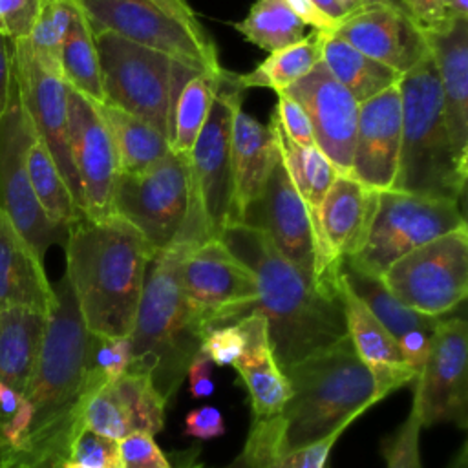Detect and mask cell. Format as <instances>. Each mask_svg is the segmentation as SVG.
<instances>
[{
	"instance_id": "32",
	"label": "cell",
	"mask_w": 468,
	"mask_h": 468,
	"mask_svg": "<svg viewBox=\"0 0 468 468\" xmlns=\"http://www.w3.org/2000/svg\"><path fill=\"white\" fill-rule=\"evenodd\" d=\"M322 62V33L313 31L298 42L269 53L252 71L238 75L243 90L269 88L283 91Z\"/></svg>"
},
{
	"instance_id": "41",
	"label": "cell",
	"mask_w": 468,
	"mask_h": 468,
	"mask_svg": "<svg viewBox=\"0 0 468 468\" xmlns=\"http://www.w3.org/2000/svg\"><path fill=\"white\" fill-rule=\"evenodd\" d=\"M66 463L86 468H122L119 441H112L84 430L75 439L69 459Z\"/></svg>"
},
{
	"instance_id": "28",
	"label": "cell",
	"mask_w": 468,
	"mask_h": 468,
	"mask_svg": "<svg viewBox=\"0 0 468 468\" xmlns=\"http://www.w3.org/2000/svg\"><path fill=\"white\" fill-rule=\"evenodd\" d=\"M269 128L274 133L278 155L287 170L289 179L292 181L296 192L300 194L307 214L313 223L314 232V243H316V230H318V214L322 201L331 188L335 177L338 176L333 163L325 157V154L316 146H300L292 143L282 128L276 124V121L271 117Z\"/></svg>"
},
{
	"instance_id": "29",
	"label": "cell",
	"mask_w": 468,
	"mask_h": 468,
	"mask_svg": "<svg viewBox=\"0 0 468 468\" xmlns=\"http://www.w3.org/2000/svg\"><path fill=\"white\" fill-rule=\"evenodd\" d=\"M322 64L358 104L395 86L400 79L397 71L366 57L335 33H322Z\"/></svg>"
},
{
	"instance_id": "2",
	"label": "cell",
	"mask_w": 468,
	"mask_h": 468,
	"mask_svg": "<svg viewBox=\"0 0 468 468\" xmlns=\"http://www.w3.org/2000/svg\"><path fill=\"white\" fill-rule=\"evenodd\" d=\"M219 239L256 276L258 298L247 314L265 318L272 355L285 369L347 338L342 294L327 296L289 263L267 232L229 223Z\"/></svg>"
},
{
	"instance_id": "15",
	"label": "cell",
	"mask_w": 468,
	"mask_h": 468,
	"mask_svg": "<svg viewBox=\"0 0 468 468\" xmlns=\"http://www.w3.org/2000/svg\"><path fill=\"white\" fill-rule=\"evenodd\" d=\"M420 426L468 424V325L463 316L442 318L431 333L430 351L413 382Z\"/></svg>"
},
{
	"instance_id": "52",
	"label": "cell",
	"mask_w": 468,
	"mask_h": 468,
	"mask_svg": "<svg viewBox=\"0 0 468 468\" xmlns=\"http://www.w3.org/2000/svg\"><path fill=\"white\" fill-rule=\"evenodd\" d=\"M430 340H431V333H426V331H410L400 338H397L404 362L417 375V378L426 362V356L430 351Z\"/></svg>"
},
{
	"instance_id": "7",
	"label": "cell",
	"mask_w": 468,
	"mask_h": 468,
	"mask_svg": "<svg viewBox=\"0 0 468 468\" xmlns=\"http://www.w3.org/2000/svg\"><path fill=\"white\" fill-rule=\"evenodd\" d=\"M104 102L159 130L170 143L183 86L197 69L112 31L93 33Z\"/></svg>"
},
{
	"instance_id": "21",
	"label": "cell",
	"mask_w": 468,
	"mask_h": 468,
	"mask_svg": "<svg viewBox=\"0 0 468 468\" xmlns=\"http://www.w3.org/2000/svg\"><path fill=\"white\" fill-rule=\"evenodd\" d=\"M402 108L399 82L358 106L349 174L371 190L393 186L400 154Z\"/></svg>"
},
{
	"instance_id": "8",
	"label": "cell",
	"mask_w": 468,
	"mask_h": 468,
	"mask_svg": "<svg viewBox=\"0 0 468 468\" xmlns=\"http://www.w3.org/2000/svg\"><path fill=\"white\" fill-rule=\"evenodd\" d=\"M238 73L223 69L208 117L186 157L190 208L176 241L219 239L230 214V133L234 108L243 102Z\"/></svg>"
},
{
	"instance_id": "14",
	"label": "cell",
	"mask_w": 468,
	"mask_h": 468,
	"mask_svg": "<svg viewBox=\"0 0 468 468\" xmlns=\"http://www.w3.org/2000/svg\"><path fill=\"white\" fill-rule=\"evenodd\" d=\"M181 285L205 333L247 316L258 298L254 272L221 239L190 249L181 265Z\"/></svg>"
},
{
	"instance_id": "38",
	"label": "cell",
	"mask_w": 468,
	"mask_h": 468,
	"mask_svg": "<svg viewBox=\"0 0 468 468\" xmlns=\"http://www.w3.org/2000/svg\"><path fill=\"white\" fill-rule=\"evenodd\" d=\"M110 384L128 417L132 433L141 431L155 435L165 428L166 404L148 377L126 371L122 377Z\"/></svg>"
},
{
	"instance_id": "1",
	"label": "cell",
	"mask_w": 468,
	"mask_h": 468,
	"mask_svg": "<svg viewBox=\"0 0 468 468\" xmlns=\"http://www.w3.org/2000/svg\"><path fill=\"white\" fill-rule=\"evenodd\" d=\"M282 371L291 386L289 400L278 413L250 420L243 450L227 468H271L283 455L349 426L382 400L349 336Z\"/></svg>"
},
{
	"instance_id": "37",
	"label": "cell",
	"mask_w": 468,
	"mask_h": 468,
	"mask_svg": "<svg viewBox=\"0 0 468 468\" xmlns=\"http://www.w3.org/2000/svg\"><path fill=\"white\" fill-rule=\"evenodd\" d=\"M75 11V0H42L38 18L27 38V44L40 66L60 79V51Z\"/></svg>"
},
{
	"instance_id": "60",
	"label": "cell",
	"mask_w": 468,
	"mask_h": 468,
	"mask_svg": "<svg viewBox=\"0 0 468 468\" xmlns=\"http://www.w3.org/2000/svg\"><path fill=\"white\" fill-rule=\"evenodd\" d=\"M64 468H86V466H79V464H73V463H66Z\"/></svg>"
},
{
	"instance_id": "30",
	"label": "cell",
	"mask_w": 468,
	"mask_h": 468,
	"mask_svg": "<svg viewBox=\"0 0 468 468\" xmlns=\"http://www.w3.org/2000/svg\"><path fill=\"white\" fill-rule=\"evenodd\" d=\"M99 110L115 146L119 174L141 172L170 152L168 139L148 122L106 102Z\"/></svg>"
},
{
	"instance_id": "44",
	"label": "cell",
	"mask_w": 468,
	"mask_h": 468,
	"mask_svg": "<svg viewBox=\"0 0 468 468\" xmlns=\"http://www.w3.org/2000/svg\"><path fill=\"white\" fill-rule=\"evenodd\" d=\"M119 453L122 468H176L148 433L135 431L121 439Z\"/></svg>"
},
{
	"instance_id": "57",
	"label": "cell",
	"mask_w": 468,
	"mask_h": 468,
	"mask_svg": "<svg viewBox=\"0 0 468 468\" xmlns=\"http://www.w3.org/2000/svg\"><path fill=\"white\" fill-rule=\"evenodd\" d=\"M197 453H199V446H192L190 450L183 452L181 455H177V464H176V468H208V466H205V464L197 459Z\"/></svg>"
},
{
	"instance_id": "27",
	"label": "cell",
	"mask_w": 468,
	"mask_h": 468,
	"mask_svg": "<svg viewBox=\"0 0 468 468\" xmlns=\"http://www.w3.org/2000/svg\"><path fill=\"white\" fill-rule=\"evenodd\" d=\"M48 314L11 307L0 311V382L26 393L40 355Z\"/></svg>"
},
{
	"instance_id": "20",
	"label": "cell",
	"mask_w": 468,
	"mask_h": 468,
	"mask_svg": "<svg viewBox=\"0 0 468 468\" xmlns=\"http://www.w3.org/2000/svg\"><path fill=\"white\" fill-rule=\"evenodd\" d=\"M335 35L399 75L430 55L422 29L408 16L399 0L373 4L347 15Z\"/></svg>"
},
{
	"instance_id": "31",
	"label": "cell",
	"mask_w": 468,
	"mask_h": 468,
	"mask_svg": "<svg viewBox=\"0 0 468 468\" xmlns=\"http://www.w3.org/2000/svg\"><path fill=\"white\" fill-rule=\"evenodd\" d=\"M340 278L367 305L395 340L410 331L433 333L442 320V316H426L406 307L384 287L380 278L360 272L347 263L340 265Z\"/></svg>"
},
{
	"instance_id": "55",
	"label": "cell",
	"mask_w": 468,
	"mask_h": 468,
	"mask_svg": "<svg viewBox=\"0 0 468 468\" xmlns=\"http://www.w3.org/2000/svg\"><path fill=\"white\" fill-rule=\"evenodd\" d=\"M13 84V48L11 42L0 35V119L9 101Z\"/></svg>"
},
{
	"instance_id": "58",
	"label": "cell",
	"mask_w": 468,
	"mask_h": 468,
	"mask_svg": "<svg viewBox=\"0 0 468 468\" xmlns=\"http://www.w3.org/2000/svg\"><path fill=\"white\" fill-rule=\"evenodd\" d=\"M382 2H391V0H340L344 9L347 11V15L356 13V11H360L367 5H373V4H382Z\"/></svg>"
},
{
	"instance_id": "5",
	"label": "cell",
	"mask_w": 468,
	"mask_h": 468,
	"mask_svg": "<svg viewBox=\"0 0 468 468\" xmlns=\"http://www.w3.org/2000/svg\"><path fill=\"white\" fill-rule=\"evenodd\" d=\"M194 247L190 241H174L152 254L128 336V371L148 377L165 404L174 400L205 336L181 285V265Z\"/></svg>"
},
{
	"instance_id": "43",
	"label": "cell",
	"mask_w": 468,
	"mask_h": 468,
	"mask_svg": "<svg viewBox=\"0 0 468 468\" xmlns=\"http://www.w3.org/2000/svg\"><path fill=\"white\" fill-rule=\"evenodd\" d=\"M40 7L42 0H0V35L9 42L29 38Z\"/></svg>"
},
{
	"instance_id": "46",
	"label": "cell",
	"mask_w": 468,
	"mask_h": 468,
	"mask_svg": "<svg viewBox=\"0 0 468 468\" xmlns=\"http://www.w3.org/2000/svg\"><path fill=\"white\" fill-rule=\"evenodd\" d=\"M276 95H278V101H276V108L271 117L276 121V124L282 128V132L292 143H296L300 146L316 144L313 128H311V121H309L307 113L303 112V108L292 97H289L285 91H280Z\"/></svg>"
},
{
	"instance_id": "36",
	"label": "cell",
	"mask_w": 468,
	"mask_h": 468,
	"mask_svg": "<svg viewBox=\"0 0 468 468\" xmlns=\"http://www.w3.org/2000/svg\"><path fill=\"white\" fill-rule=\"evenodd\" d=\"M223 69L218 73L199 71L181 90L174 113V130L170 150L179 157H188L214 101L218 82Z\"/></svg>"
},
{
	"instance_id": "34",
	"label": "cell",
	"mask_w": 468,
	"mask_h": 468,
	"mask_svg": "<svg viewBox=\"0 0 468 468\" xmlns=\"http://www.w3.org/2000/svg\"><path fill=\"white\" fill-rule=\"evenodd\" d=\"M26 170L33 194L51 221L71 227L84 218L58 166L38 137L26 150Z\"/></svg>"
},
{
	"instance_id": "54",
	"label": "cell",
	"mask_w": 468,
	"mask_h": 468,
	"mask_svg": "<svg viewBox=\"0 0 468 468\" xmlns=\"http://www.w3.org/2000/svg\"><path fill=\"white\" fill-rule=\"evenodd\" d=\"M150 2H154L163 13H166L168 16H172L174 20H177L179 24L188 27L190 31H194L197 35H207V31L197 22L196 13L186 0H150Z\"/></svg>"
},
{
	"instance_id": "45",
	"label": "cell",
	"mask_w": 468,
	"mask_h": 468,
	"mask_svg": "<svg viewBox=\"0 0 468 468\" xmlns=\"http://www.w3.org/2000/svg\"><path fill=\"white\" fill-rule=\"evenodd\" d=\"M245 347V338L239 325L227 324L214 327L205 333L201 340V351L208 355V358L216 366H234L236 360L241 356Z\"/></svg>"
},
{
	"instance_id": "3",
	"label": "cell",
	"mask_w": 468,
	"mask_h": 468,
	"mask_svg": "<svg viewBox=\"0 0 468 468\" xmlns=\"http://www.w3.org/2000/svg\"><path fill=\"white\" fill-rule=\"evenodd\" d=\"M53 292L37 367L24 393L33 419L18 448H35L68 461L75 439L84 431L86 406L106 380L90 366L93 335L86 329L66 274L53 285Z\"/></svg>"
},
{
	"instance_id": "22",
	"label": "cell",
	"mask_w": 468,
	"mask_h": 468,
	"mask_svg": "<svg viewBox=\"0 0 468 468\" xmlns=\"http://www.w3.org/2000/svg\"><path fill=\"white\" fill-rule=\"evenodd\" d=\"M433 60L455 157L468 166V18L422 31Z\"/></svg>"
},
{
	"instance_id": "50",
	"label": "cell",
	"mask_w": 468,
	"mask_h": 468,
	"mask_svg": "<svg viewBox=\"0 0 468 468\" xmlns=\"http://www.w3.org/2000/svg\"><path fill=\"white\" fill-rule=\"evenodd\" d=\"M66 461L33 448H13L0 442V468H64Z\"/></svg>"
},
{
	"instance_id": "13",
	"label": "cell",
	"mask_w": 468,
	"mask_h": 468,
	"mask_svg": "<svg viewBox=\"0 0 468 468\" xmlns=\"http://www.w3.org/2000/svg\"><path fill=\"white\" fill-rule=\"evenodd\" d=\"M93 33L112 31L161 51L197 71L218 73L221 64L208 35H197L150 0H75Z\"/></svg>"
},
{
	"instance_id": "25",
	"label": "cell",
	"mask_w": 468,
	"mask_h": 468,
	"mask_svg": "<svg viewBox=\"0 0 468 468\" xmlns=\"http://www.w3.org/2000/svg\"><path fill=\"white\" fill-rule=\"evenodd\" d=\"M236 324L243 333L245 347L232 367L249 391L252 419L271 417L289 400V380L272 355L265 318L258 313H250Z\"/></svg>"
},
{
	"instance_id": "26",
	"label": "cell",
	"mask_w": 468,
	"mask_h": 468,
	"mask_svg": "<svg viewBox=\"0 0 468 468\" xmlns=\"http://www.w3.org/2000/svg\"><path fill=\"white\" fill-rule=\"evenodd\" d=\"M53 302L44 261L0 210V311L26 307L48 314Z\"/></svg>"
},
{
	"instance_id": "53",
	"label": "cell",
	"mask_w": 468,
	"mask_h": 468,
	"mask_svg": "<svg viewBox=\"0 0 468 468\" xmlns=\"http://www.w3.org/2000/svg\"><path fill=\"white\" fill-rule=\"evenodd\" d=\"M283 2L305 27L309 26L320 33H335L340 26L338 22L324 15L311 0H283Z\"/></svg>"
},
{
	"instance_id": "17",
	"label": "cell",
	"mask_w": 468,
	"mask_h": 468,
	"mask_svg": "<svg viewBox=\"0 0 468 468\" xmlns=\"http://www.w3.org/2000/svg\"><path fill=\"white\" fill-rule=\"evenodd\" d=\"M68 130L71 161L80 186L82 214L93 221L112 218L113 188L119 176L115 146L99 104L69 86Z\"/></svg>"
},
{
	"instance_id": "33",
	"label": "cell",
	"mask_w": 468,
	"mask_h": 468,
	"mask_svg": "<svg viewBox=\"0 0 468 468\" xmlns=\"http://www.w3.org/2000/svg\"><path fill=\"white\" fill-rule=\"evenodd\" d=\"M62 80L95 104L104 102L99 55L93 31L77 4V11L60 51Z\"/></svg>"
},
{
	"instance_id": "35",
	"label": "cell",
	"mask_w": 468,
	"mask_h": 468,
	"mask_svg": "<svg viewBox=\"0 0 468 468\" xmlns=\"http://www.w3.org/2000/svg\"><path fill=\"white\" fill-rule=\"evenodd\" d=\"M234 29L250 44L267 53L291 46L305 37V26L283 0H254L247 16Z\"/></svg>"
},
{
	"instance_id": "16",
	"label": "cell",
	"mask_w": 468,
	"mask_h": 468,
	"mask_svg": "<svg viewBox=\"0 0 468 468\" xmlns=\"http://www.w3.org/2000/svg\"><path fill=\"white\" fill-rule=\"evenodd\" d=\"M11 48L13 75L22 106L35 128L37 137L46 144L79 210L82 212L80 186L69 152L68 84L40 66L27 44V38L11 42Z\"/></svg>"
},
{
	"instance_id": "49",
	"label": "cell",
	"mask_w": 468,
	"mask_h": 468,
	"mask_svg": "<svg viewBox=\"0 0 468 468\" xmlns=\"http://www.w3.org/2000/svg\"><path fill=\"white\" fill-rule=\"evenodd\" d=\"M227 426L221 411L214 406H199L186 413L183 433L194 439L208 441L225 435Z\"/></svg>"
},
{
	"instance_id": "10",
	"label": "cell",
	"mask_w": 468,
	"mask_h": 468,
	"mask_svg": "<svg viewBox=\"0 0 468 468\" xmlns=\"http://www.w3.org/2000/svg\"><path fill=\"white\" fill-rule=\"evenodd\" d=\"M384 287L406 307L442 316L468 294V229L446 232L393 261L380 276Z\"/></svg>"
},
{
	"instance_id": "24",
	"label": "cell",
	"mask_w": 468,
	"mask_h": 468,
	"mask_svg": "<svg viewBox=\"0 0 468 468\" xmlns=\"http://www.w3.org/2000/svg\"><path fill=\"white\" fill-rule=\"evenodd\" d=\"M340 294L347 336L358 358L371 369L377 393L386 399L391 391L413 384L417 375L408 367L397 340L375 318L367 305L340 278Z\"/></svg>"
},
{
	"instance_id": "4",
	"label": "cell",
	"mask_w": 468,
	"mask_h": 468,
	"mask_svg": "<svg viewBox=\"0 0 468 468\" xmlns=\"http://www.w3.org/2000/svg\"><path fill=\"white\" fill-rule=\"evenodd\" d=\"M66 278L86 329L102 338H128L154 250L124 219L88 218L69 227Z\"/></svg>"
},
{
	"instance_id": "56",
	"label": "cell",
	"mask_w": 468,
	"mask_h": 468,
	"mask_svg": "<svg viewBox=\"0 0 468 468\" xmlns=\"http://www.w3.org/2000/svg\"><path fill=\"white\" fill-rule=\"evenodd\" d=\"M324 15H327L329 18H333L335 22H342L347 16V11L344 9V5L340 4V0H311Z\"/></svg>"
},
{
	"instance_id": "23",
	"label": "cell",
	"mask_w": 468,
	"mask_h": 468,
	"mask_svg": "<svg viewBox=\"0 0 468 468\" xmlns=\"http://www.w3.org/2000/svg\"><path fill=\"white\" fill-rule=\"evenodd\" d=\"M276 161L278 148L269 124H261L238 104L234 108L230 133L232 192L229 223H241L247 208L261 194Z\"/></svg>"
},
{
	"instance_id": "6",
	"label": "cell",
	"mask_w": 468,
	"mask_h": 468,
	"mask_svg": "<svg viewBox=\"0 0 468 468\" xmlns=\"http://www.w3.org/2000/svg\"><path fill=\"white\" fill-rule=\"evenodd\" d=\"M402 130L393 190L459 201L468 166L455 157L442 112L439 77L428 55L399 79Z\"/></svg>"
},
{
	"instance_id": "9",
	"label": "cell",
	"mask_w": 468,
	"mask_h": 468,
	"mask_svg": "<svg viewBox=\"0 0 468 468\" xmlns=\"http://www.w3.org/2000/svg\"><path fill=\"white\" fill-rule=\"evenodd\" d=\"M464 225L459 201L393 188L380 190L358 250L342 263L380 278L410 250Z\"/></svg>"
},
{
	"instance_id": "47",
	"label": "cell",
	"mask_w": 468,
	"mask_h": 468,
	"mask_svg": "<svg viewBox=\"0 0 468 468\" xmlns=\"http://www.w3.org/2000/svg\"><path fill=\"white\" fill-rule=\"evenodd\" d=\"M346 428L347 426H342L333 433H329L327 437L283 455L271 468H327V457L336 439L344 433Z\"/></svg>"
},
{
	"instance_id": "11",
	"label": "cell",
	"mask_w": 468,
	"mask_h": 468,
	"mask_svg": "<svg viewBox=\"0 0 468 468\" xmlns=\"http://www.w3.org/2000/svg\"><path fill=\"white\" fill-rule=\"evenodd\" d=\"M188 208V165L172 150L141 172L117 176L112 212L130 223L154 252L179 238Z\"/></svg>"
},
{
	"instance_id": "12",
	"label": "cell",
	"mask_w": 468,
	"mask_h": 468,
	"mask_svg": "<svg viewBox=\"0 0 468 468\" xmlns=\"http://www.w3.org/2000/svg\"><path fill=\"white\" fill-rule=\"evenodd\" d=\"M35 137V128L22 106L13 75L9 101L0 119V210L7 214L20 236L44 261L51 245L64 247L69 227L46 216L29 185L26 150Z\"/></svg>"
},
{
	"instance_id": "40",
	"label": "cell",
	"mask_w": 468,
	"mask_h": 468,
	"mask_svg": "<svg viewBox=\"0 0 468 468\" xmlns=\"http://www.w3.org/2000/svg\"><path fill=\"white\" fill-rule=\"evenodd\" d=\"M420 430L422 426L417 410L411 406L406 420L380 444L386 468H422L419 448Z\"/></svg>"
},
{
	"instance_id": "48",
	"label": "cell",
	"mask_w": 468,
	"mask_h": 468,
	"mask_svg": "<svg viewBox=\"0 0 468 468\" xmlns=\"http://www.w3.org/2000/svg\"><path fill=\"white\" fill-rule=\"evenodd\" d=\"M399 4L422 31L455 18V0H399Z\"/></svg>"
},
{
	"instance_id": "59",
	"label": "cell",
	"mask_w": 468,
	"mask_h": 468,
	"mask_svg": "<svg viewBox=\"0 0 468 468\" xmlns=\"http://www.w3.org/2000/svg\"><path fill=\"white\" fill-rule=\"evenodd\" d=\"M448 468H468V441H464L461 444V448L457 450V453L450 461Z\"/></svg>"
},
{
	"instance_id": "19",
	"label": "cell",
	"mask_w": 468,
	"mask_h": 468,
	"mask_svg": "<svg viewBox=\"0 0 468 468\" xmlns=\"http://www.w3.org/2000/svg\"><path fill=\"white\" fill-rule=\"evenodd\" d=\"M283 91L307 113L314 143L333 163L336 172L349 174L360 106L356 99L322 62Z\"/></svg>"
},
{
	"instance_id": "42",
	"label": "cell",
	"mask_w": 468,
	"mask_h": 468,
	"mask_svg": "<svg viewBox=\"0 0 468 468\" xmlns=\"http://www.w3.org/2000/svg\"><path fill=\"white\" fill-rule=\"evenodd\" d=\"M90 366L97 369L106 384L117 380L130 366V340L128 338H102L91 336Z\"/></svg>"
},
{
	"instance_id": "39",
	"label": "cell",
	"mask_w": 468,
	"mask_h": 468,
	"mask_svg": "<svg viewBox=\"0 0 468 468\" xmlns=\"http://www.w3.org/2000/svg\"><path fill=\"white\" fill-rule=\"evenodd\" d=\"M84 430L112 441H121L132 433L128 417L112 384H104L90 399L84 411Z\"/></svg>"
},
{
	"instance_id": "18",
	"label": "cell",
	"mask_w": 468,
	"mask_h": 468,
	"mask_svg": "<svg viewBox=\"0 0 468 468\" xmlns=\"http://www.w3.org/2000/svg\"><path fill=\"white\" fill-rule=\"evenodd\" d=\"M241 223L267 232L280 254L314 283L316 252L313 223L280 155L261 194L247 208Z\"/></svg>"
},
{
	"instance_id": "51",
	"label": "cell",
	"mask_w": 468,
	"mask_h": 468,
	"mask_svg": "<svg viewBox=\"0 0 468 468\" xmlns=\"http://www.w3.org/2000/svg\"><path fill=\"white\" fill-rule=\"evenodd\" d=\"M214 362L201 349L194 355L186 367L188 389L194 399H207L214 393V377H212Z\"/></svg>"
}]
</instances>
